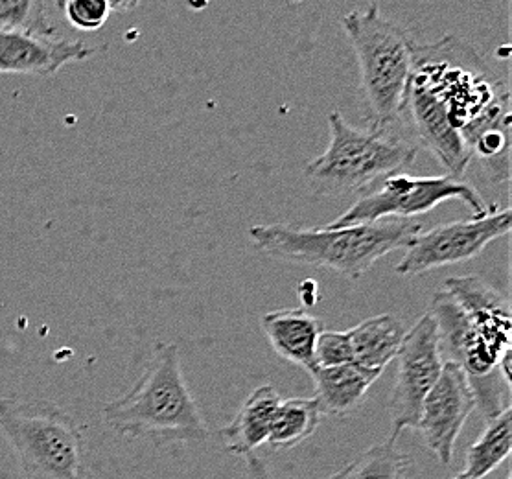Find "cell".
<instances>
[{
  "label": "cell",
  "instance_id": "obj_1",
  "mask_svg": "<svg viewBox=\"0 0 512 479\" xmlns=\"http://www.w3.org/2000/svg\"><path fill=\"white\" fill-rule=\"evenodd\" d=\"M415 146L461 179L472 159L494 183L511 177V93L476 48L454 36L413 45L402 120Z\"/></svg>",
  "mask_w": 512,
  "mask_h": 479
},
{
  "label": "cell",
  "instance_id": "obj_2",
  "mask_svg": "<svg viewBox=\"0 0 512 479\" xmlns=\"http://www.w3.org/2000/svg\"><path fill=\"white\" fill-rule=\"evenodd\" d=\"M104 421L122 437L155 446L209 439V426L185 382L179 349L166 341L155 345L137 384L105 406Z\"/></svg>",
  "mask_w": 512,
  "mask_h": 479
},
{
  "label": "cell",
  "instance_id": "obj_3",
  "mask_svg": "<svg viewBox=\"0 0 512 479\" xmlns=\"http://www.w3.org/2000/svg\"><path fill=\"white\" fill-rule=\"evenodd\" d=\"M422 233L415 220H382L341 229H297L286 223L253 225L249 238L269 257L336 271L358 281L374 264L406 249Z\"/></svg>",
  "mask_w": 512,
  "mask_h": 479
},
{
  "label": "cell",
  "instance_id": "obj_4",
  "mask_svg": "<svg viewBox=\"0 0 512 479\" xmlns=\"http://www.w3.org/2000/svg\"><path fill=\"white\" fill-rule=\"evenodd\" d=\"M341 24L360 65L363 115L369 129L391 133L404 115L415 41L406 28L384 17L376 4L347 13Z\"/></svg>",
  "mask_w": 512,
  "mask_h": 479
},
{
  "label": "cell",
  "instance_id": "obj_5",
  "mask_svg": "<svg viewBox=\"0 0 512 479\" xmlns=\"http://www.w3.org/2000/svg\"><path fill=\"white\" fill-rule=\"evenodd\" d=\"M330 142L306 166L304 176L319 196H349L367 190L417 159L419 148L393 133H376L347 124L339 111L328 115Z\"/></svg>",
  "mask_w": 512,
  "mask_h": 479
},
{
  "label": "cell",
  "instance_id": "obj_6",
  "mask_svg": "<svg viewBox=\"0 0 512 479\" xmlns=\"http://www.w3.org/2000/svg\"><path fill=\"white\" fill-rule=\"evenodd\" d=\"M0 432L26 479H91L82 426L56 404L0 398Z\"/></svg>",
  "mask_w": 512,
  "mask_h": 479
},
{
  "label": "cell",
  "instance_id": "obj_7",
  "mask_svg": "<svg viewBox=\"0 0 512 479\" xmlns=\"http://www.w3.org/2000/svg\"><path fill=\"white\" fill-rule=\"evenodd\" d=\"M450 199L465 203L474 218L489 214L494 207L483 199L478 188L463 179L450 176L415 177L400 172L385 177L371 190L361 194L349 211L343 212L338 220L326 227L341 229L382 220H413L415 216L433 211Z\"/></svg>",
  "mask_w": 512,
  "mask_h": 479
},
{
  "label": "cell",
  "instance_id": "obj_8",
  "mask_svg": "<svg viewBox=\"0 0 512 479\" xmlns=\"http://www.w3.org/2000/svg\"><path fill=\"white\" fill-rule=\"evenodd\" d=\"M511 211L498 209L489 214L463 222L437 225L420 233L396 266V273L404 277H417L431 269L455 266L479 257L485 247L511 233Z\"/></svg>",
  "mask_w": 512,
  "mask_h": 479
},
{
  "label": "cell",
  "instance_id": "obj_9",
  "mask_svg": "<svg viewBox=\"0 0 512 479\" xmlns=\"http://www.w3.org/2000/svg\"><path fill=\"white\" fill-rule=\"evenodd\" d=\"M396 360L398 369L389 402L393 428L389 439L395 441L404 430L417 428L422 404L443 373L439 332L428 312L409 328Z\"/></svg>",
  "mask_w": 512,
  "mask_h": 479
},
{
  "label": "cell",
  "instance_id": "obj_10",
  "mask_svg": "<svg viewBox=\"0 0 512 479\" xmlns=\"http://www.w3.org/2000/svg\"><path fill=\"white\" fill-rule=\"evenodd\" d=\"M474 409L476 398L465 373L454 363L444 362L443 373L424 400L419 424L415 428L443 465L452 461L457 437L463 432L465 422Z\"/></svg>",
  "mask_w": 512,
  "mask_h": 479
},
{
  "label": "cell",
  "instance_id": "obj_11",
  "mask_svg": "<svg viewBox=\"0 0 512 479\" xmlns=\"http://www.w3.org/2000/svg\"><path fill=\"white\" fill-rule=\"evenodd\" d=\"M444 292L454 297L492 356L503 360L511 354V301L505 293L478 275L450 277L444 282Z\"/></svg>",
  "mask_w": 512,
  "mask_h": 479
},
{
  "label": "cell",
  "instance_id": "obj_12",
  "mask_svg": "<svg viewBox=\"0 0 512 479\" xmlns=\"http://www.w3.org/2000/svg\"><path fill=\"white\" fill-rule=\"evenodd\" d=\"M98 48L82 39L30 36L0 30V74L50 76L74 61L91 58Z\"/></svg>",
  "mask_w": 512,
  "mask_h": 479
},
{
  "label": "cell",
  "instance_id": "obj_13",
  "mask_svg": "<svg viewBox=\"0 0 512 479\" xmlns=\"http://www.w3.org/2000/svg\"><path fill=\"white\" fill-rule=\"evenodd\" d=\"M260 327L280 358L314 373L315 345L323 332L319 317L312 316L306 308H286L264 314L260 317Z\"/></svg>",
  "mask_w": 512,
  "mask_h": 479
},
{
  "label": "cell",
  "instance_id": "obj_14",
  "mask_svg": "<svg viewBox=\"0 0 512 479\" xmlns=\"http://www.w3.org/2000/svg\"><path fill=\"white\" fill-rule=\"evenodd\" d=\"M279 391L273 386L256 387L245 398L233 422L220 430L225 452L233 456H253L262 444H268L269 433L279 409Z\"/></svg>",
  "mask_w": 512,
  "mask_h": 479
},
{
  "label": "cell",
  "instance_id": "obj_15",
  "mask_svg": "<svg viewBox=\"0 0 512 479\" xmlns=\"http://www.w3.org/2000/svg\"><path fill=\"white\" fill-rule=\"evenodd\" d=\"M382 373L363 369L356 363L338 367H317L312 378L315 382V400L321 413L330 417H347L360 408L369 389Z\"/></svg>",
  "mask_w": 512,
  "mask_h": 479
},
{
  "label": "cell",
  "instance_id": "obj_16",
  "mask_svg": "<svg viewBox=\"0 0 512 479\" xmlns=\"http://www.w3.org/2000/svg\"><path fill=\"white\" fill-rule=\"evenodd\" d=\"M347 332L354 363L363 369L384 373L387 365L396 360L408 328L398 317L382 314L361 321Z\"/></svg>",
  "mask_w": 512,
  "mask_h": 479
},
{
  "label": "cell",
  "instance_id": "obj_17",
  "mask_svg": "<svg viewBox=\"0 0 512 479\" xmlns=\"http://www.w3.org/2000/svg\"><path fill=\"white\" fill-rule=\"evenodd\" d=\"M512 450V408L503 409L496 419L487 422L478 441L466 452L463 472L472 479L487 478L500 467Z\"/></svg>",
  "mask_w": 512,
  "mask_h": 479
},
{
  "label": "cell",
  "instance_id": "obj_18",
  "mask_svg": "<svg viewBox=\"0 0 512 479\" xmlns=\"http://www.w3.org/2000/svg\"><path fill=\"white\" fill-rule=\"evenodd\" d=\"M315 398H288L280 402L268 444L273 450H290L314 435L321 422Z\"/></svg>",
  "mask_w": 512,
  "mask_h": 479
},
{
  "label": "cell",
  "instance_id": "obj_19",
  "mask_svg": "<svg viewBox=\"0 0 512 479\" xmlns=\"http://www.w3.org/2000/svg\"><path fill=\"white\" fill-rule=\"evenodd\" d=\"M411 459L400 452L395 439L374 444L349 465L325 479H408Z\"/></svg>",
  "mask_w": 512,
  "mask_h": 479
},
{
  "label": "cell",
  "instance_id": "obj_20",
  "mask_svg": "<svg viewBox=\"0 0 512 479\" xmlns=\"http://www.w3.org/2000/svg\"><path fill=\"white\" fill-rule=\"evenodd\" d=\"M0 30L30 36H56L47 17V6L39 0H0Z\"/></svg>",
  "mask_w": 512,
  "mask_h": 479
},
{
  "label": "cell",
  "instance_id": "obj_21",
  "mask_svg": "<svg viewBox=\"0 0 512 479\" xmlns=\"http://www.w3.org/2000/svg\"><path fill=\"white\" fill-rule=\"evenodd\" d=\"M63 12L70 26L96 32L100 30L113 12V2L107 0H69L63 4Z\"/></svg>",
  "mask_w": 512,
  "mask_h": 479
},
{
  "label": "cell",
  "instance_id": "obj_22",
  "mask_svg": "<svg viewBox=\"0 0 512 479\" xmlns=\"http://www.w3.org/2000/svg\"><path fill=\"white\" fill-rule=\"evenodd\" d=\"M315 363L317 367H338L354 363L349 332L326 330L321 332L315 345Z\"/></svg>",
  "mask_w": 512,
  "mask_h": 479
},
{
  "label": "cell",
  "instance_id": "obj_23",
  "mask_svg": "<svg viewBox=\"0 0 512 479\" xmlns=\"http://www.w3.org/2000/svg\"><path fill=\"white\" fill-rule=\"evenodd\" d=\"M245 479H273L264 459L255 456L245 457Z\"/></svg>",
  "mask_w": 512,
  "mask_h": 479
},
{
  "label": "cell",
  "instance_id": "obj_24",
  "mask_svg": "<svg viewBox=\"0 0 512 479\" xmlns=\"http://www.w3.org/2000/svg\"><path fill=\"white\" fill-rule=\"evenodd\" d=\"M452 479H472L470 476H466L465 472H459L455 478Z\"/></svg>",
  "mask_w": 512,
  "mask_h": 479
},
{
  "label": "cell",
  "instance_id": "obj_25",
  "mask_svg": "<svg viewBox=\"0 0 512 479\" xmlns=\"http://www.w3.org/2000/svg\"><path fill=\"white\" fill-rule=\"evenodd\" d=\"M505 479H511V478H505Z\"/></svg>",
  "mask_w": 512,
  "mask_h": 479
}]
</instances>
